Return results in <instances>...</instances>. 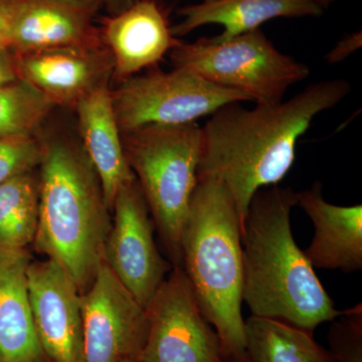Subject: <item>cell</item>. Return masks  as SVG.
<instances>
[{
	"label": "cell",
	"instance_id": "cb8c5ba5",
	"mask_svg": "<svg viewBox=\"0 0 362 362\" xmlns=\"http://www.w3.org/2000/svg\"><path fill=\"white\" fill-rule=\"evenodd\" d=\"M23 0H0V51H11V37Z\"/></svg>",
	"mask_w": 362,
	"mask_h": 362
},
{
	"label": "cell",
	"instance_id": "8992f818",
	"mask_svg": "<svg viewBox=\"0 0 362 362\" xmlns=\"http://www.w3.org/2000/svg\"><path fill=\"white\" fill-rule=\"evenodd\" d=\"M170 58L175 68L240 90L256 104L281 103L287 90L311 73L308 66L276 49L259 28L226 40H178Z\"/></svg>",
	"mask_w": 362,
	"mask_h": 362
},
{
	"label": "cell",
	"instance_id": "6da1fadb",
	"mask_svg": "<svg viewBox=\"0 0 362 362\" xmlns=\"http://www.w3.org/2000/svg\"><path fill=\"white\" fill-rule=\"evenodd\" d=\"M350 90L349 81L337 78L308 86L278 104L247 109L235 102L221 107L202 128L199 180L211 178L225 185L242 228L254 194L278 185L292 168L298 140L313 119L341 103Z\"/></svg>",
	"mask_w": 362,
	"mask_h": 362
},
{
	"label": "cell",
	"instance_id": "8fae6325",
	"mask_svg": "<svg viewBox=\"0 0 362 362\" xmlns=\"http://www.w3.org/2000/svg\"><path fill=\"white\" fill-rule=\"evenodd\" d=\"M33 326L47 362H83L81 293L52 259H32L26 271Z\"/></svg>",
	"mask_w": 362,
	"mask_h": 362
},
{
	"label": "cell",
	"instance_id": "4316f807",
	"mask_svg": "<svg viewBox=\"0 0 362 362\" xmlns=\"http://www.w3.org/2000/svg\"><path fill=\"white\" fill-rule=\"evenodd\" d=\"M89 1L95 2L101 7H106L111 14H114L120 13L123 9L127 8L135 0H89Z\"/></svg>",
	"mask_w": 362,
	"mask_h": 362
},
{
	"label": "cell",
	"instance_id": "ba28073f",
	"mask_svg": "<svg viewBox=\"0 0 362 362\" xmlns=\"http://www.w3.org/2000/svg\"><path fill=\"white\" fill-rule=\"evenodd\" d=\"M139 362H221L218 333L204 316L182 267H173L146 308Z\"/></svg>",
	"mask_w": 362,
	"mask_h": 362
},
{
	"label": "cell",
	"instance_id": "7a4b0ae2",
	"mask_svg": "<svg viewBox=\"0 0 362 362\" xmlns=\"http://www.w3.org/2000/svg\"><path fill=\"white\" fill-rule=\"evenodd\" d=\"M297 192L271 185L252 197L240 228L243 301L252 316L313 334L341 315L293 237L290 214Z\"/></svg>",
	"mask_w": 362,
	"mask_h": 362
},
{
	"label": "cell",
	"instance_id": "e0dca14e",
	"mask_svg": "<svg viewBox=\"0 0 362 362\" xmlns=\"http://www.w3.org/2000/svg\"><path fill=\"white\" fill-rule=\"evenodd\" d=\"M32 259L30 249L0 250V362H47L28 302Z\"/></svg>",
	"mask_w": 362,
	"mask_h": 362
},
{
	"label": "cell",
	"instance_id": "7402d4cb",
	"mask_svg": "<svg viewBox=\"0 0 362 362\" xmlns=\"http://www.w3.org/2000/svg\"><path fill=\"white\" fill-rule=\"evenodd\" d=\"M328 331L330 354L337 362H362V306L342 311Z\"/></svg>",
	"mask_w": 362,
	"mask_h": 362
},
{
	"label": "cell",
	"instance_id": "30bf717a",
	"mask_svg": "<svg viewBox=\"0 0 362 362\" xmlns=\"http://www.w3.org/2000/svg\"><path fill=\"white\" fill-rule=\"evenodd\" d=\"M83 362L137 359L146 341V309L133 298L109 267L102 264L95 280L81 295Z\"/></svg>",
	"mask_w": 362,
	"mask_h": 362
},
{
	"label": "cell",
	"instance_id": "2e32d148",
	"mask_svg": "<svg viewBox=\"0 0 362 362\" xmlns=\"http://www.w3.org/2000/svg\"><path fill=\"white\" fill-rule=\"evenodd\" d=\"M75 111L83 149L99 176L112 214L118 190L136 178L124 153L122 133L114 113L109 86L88 95Z\"/></svg>",
	"mask_w": 362,
	"mask_h": 362
},
{
	"label": "cell",
	"instance_id": "ffe728a7",
	"mask_svg": "<svg viewBox=\"0 0 362 362\" xmlns=\"http://www.w3.org/2000/svg\"><path fill=\"white\" fill-rule=\"evenodd\" d=\"M37 216L39 175L32 171L0 185V250L30 249Z\"/></svg>",
	"mask_w": 362,
	"mask_h": 362
},
{
	"label": "cell",
	"instance_id": "5bb4252c",
	"mask_svg": "<svg viewBox=\"0 0 362 362\" xmlns=\"http://www.w3.org/2000/svg\"><path fill=\"white\" fill-rule=\"evenodd\" d=\"M100 8L89 0H23L14 23L11 52L101 49V33L95 25Z\"/></svg>",
	"mask_w": 362,
	"mask_h": 362
},
{
	"label": "cell",
	"instance_id": "ac0fdd59",
	"mask_svg": "<svg viewBox=\"0 0 362 362\" xmlns=\"http://www.w3.org/2000/svg\"><path fill=\"white\" fill-rule=\"evenodd\" d=\"M324 11L312 0H206L182 7L180 23L171 26L180 37L207 25L223 28L216 40H226L259 30L267 21L280 18L320 16Z\"/></svg>",
	"mask_w": 362,
	"mask_h": 362
},
{
	"label": "cell",
	"instance_id": "277c9868",
	"mask_svg": "<svg viewBox=\"0 0 362 362\" xmlns=\"http://www.w3.org/2000/svg\"><path fill=\"white\" fill-rule=\"evenodd\" d=\"M180 250L199 308L220 337L223 358H246L240 221L221 181L197 182L181 230Z\"/></svg>",
	"mask_w": 362,
	"mask_h": 362
},
{
	"label": "cell",
	"instance_id": "3957f363",
	"mask_svg": "<svg viewBox=\"0 0 362 362\" xmlns=\"http://www.w3.org/2000/svg\"><path fill=\"white\" fill-rule=\"evenodd\" d=\"M42 145L39 216L32 247L57 262L82 295L104 263L112 214L82 145L64 138Z\"/></svg>",
	"mask_w": 362,
	"mask_h": 362
},
{
	"label": "cell",
	"instance_id": "484cf974",
	"mask_svg": "<svg viewBox=\"0 0 362 362\" xmlns=\"http://www.w3.org/2000/svg\"><path fill=\"white\" fill-rule=\"evenodd\" d=\"M18 80L13 52L0 51V86Z\"/></svg>",
	"mask_w": 362,
	"mask_h": 362
},
{
	"label": "cell",
	"instance_id": "44dd1931",
	"mask_svg": "<svg viewBox=\"0 0 362 362\" xmlns=\"http://www.w3.org/2000/svg\"><path fill=\"white\" fill-rule=\"evenodd\" d=\"M54 105L21 80L0 86V138L35 136Z\"/></svg>",
	"mask_w": 362,
	"mask_h": 362
},
{
	"label": "cell",
	"instance_id": "9a60e30c",
	"mask_svg": "<svg viewBox=\"0 0 362 362\" xmlns=\"http://www.w3.org/2000/svg\"><path fill=\"white\" fill-rule=\"evenodd\" d=\"M297 206L310 218L315 235L304 251L313 269L351 274L362 269V206H340L324 199L322 185L297 192Z\"/></svg>",
	"mask_w": 362,
	"mask_h": 362
},
{
	"label": "cell",
	"instance_id": "f1b7e54d",
	"mask_svg": "<svg viewBox=\"0 0 362 362\" xmlns=\"http://www.w3.org/2000/svg\"><path fill=\"white\" fill-rule=\"evenodd\" d=\"M221 362H249L247 357L245 359L221 358Z\"/></svg>",
	"mask_w": 362,
	"mask_h": 362
},
{
	"label": "cell",
	"instance_id": "603a6c76",
	"mask_svg": "<svg viewBox=\"0 0 362 362\" xmlns=\"http://www.w3.org/2000/svg\"><path fill=\"white\" fill-rule=\"evenodd\" d=\"M42 141L35 136L0 138V185L39 168Z\"/></svg>",
	"mask_w": 362,
	"mask_h": 362
},
{
	"label": "cell",
	"instance_id": "d6986e66",
	"mask_svg": "<svg viewBox=\"0 0 362 362\" xmlns=\"http://www.w3.org/2000/svg\"><path fill=\"white\" fill-rule=\"evenodd\" d=\"M246 337L249 362H337L313 334L280 321L251 315Z\"/></svg>",
	"mask_w": 362,
	"mask_h": 362
},
{
	"label": "cell",
	"instance_id": "83f0119b",
	"mask_svg": "<svg viewBox=\"0 0 362 362\" xmlns=\"http://www.w3.org/2000/svg\"><path fill=\"white\" fill-rule=\"evenodd\" d=\"M312 1H313L319 8L325 11L326 9L329 8V7L332 6L334 2H337V0H312Z\"/></svg>",
	"mask_w": 362,
	"mask_h": 362
},
{
	"label": "cell",
	"instance_id": "9c48e42d",
	"mask_svg": "<svg viewBox=\"0 0 362 362\" xmlns=\"http://www.w3.org/2000/svg\"><path fill=\"white\" fill-rule=\"evenodd\" d=\"M153 220L137 181L117 192L104 262L128 292L146 309L173 270L154 239Z\"/></svg>",
	"mask_w": 362,
	"mask_h": 362
},
{
	"label": "cell",
	"instance_id": "4fadbf2b",
	"mask_svg": "<svg viewBox=\"0 0 362 362\" xmlns=\"http://www.w3.org/2000/svg\"><path fill=\"white\" fill-rule=\"evenodd\" d=\"M102 42L111 54L117 84L139 71L154 68L178 39L156 0H135L101 21Z\"/></svg>",
	"mask_w": 362,
	"mask_h": 362
},
{
	"label": "cell",
	"instance_id": "52a82bcc",
	"mask_svg": "<svg viewBox=\"0 0 362 362\" xmlns=\"http://www.w3.org/2000/svg\"><path fill=\"white\" fill-rule=\"evenodd\" d=\"M121 133L147 125H182L213 115L221 107L249 102L240 90L221 87L183 68L154 66L119 83L111 90Z\"/></svg>",
	"mask_w": 362,
	"mask_h": 362
},
{
	"label": "cell",
	"instance_id": "5b68a950",
	"mask_svg": "<svg viewBox=\"0 0 362 362\" xmlns=\"http://www.w3.org/2000/svg\"><path fill=\"white\" fill-rule=\"evenodd\" d=\"M122 143L168 261L182 267L181 230L199 182L202 127L147 125L122 133Z\"/></svg>",
	"mask_w": 362,
	"mask_h": 362
},
{
	"label": "cell",
	"instance_id": "4dcf8cb0",
	"mask_svg": "<svg viewBox=\"0 0 362 362\" xmlns=\"http://www.w3.org/2000/svg\"><path fill=\"white\" fill-rule=\"evenodd\" d=\"M202 1H206V0H202Z\"/></svg>",
	"mask_w": 362,
	"mask_h": 362
},
{
	"label": "cell",
	"instance_id": "f546056e",
	"mask_svg": "<svg viewBox=\"0 0 362 362\" xmlns=\"http://www.w3.org/2000/svg\"><path fill=\"white\" fill-rule=\"evenodd\" d=\"M121 362H139L137 361V359L135 358H129V359H124V361Z\"/></svg>",
	"mask_w": 362,
	"mask_h": 362
},
{
	"label": "cell",
	"instance_id": "7c38bea8",
	"mask_svg": "<svg viewBox=\"0 0 362 362\" xmlns=\"http://www.w3.org/2000/svg\"><path fill=\"white\" fill-rule=\"evenodd\" d=\"M13 54L18 80L39 90L54 107L71 110L95 90L109 86L113 75V61L105 47Z\"/></svg>",
	"mask_w": 362,
	"mask_h": 362
},
{
	"label": "cell",
	"instance_id": "d4e9b609",
	"mask_svg": "<svg viewBox=\"0 0 362 362\" xmlns=\"http://www.w3.org/2000/svg\"><path fill=\"white\" fill-rule=\"evenodd\" d=\"M362 45L361 30L345 35L342 40L325 56V59L330 65H337L349 58L354 52L358 51Z\"/></svg>",
	"mask_w": 362,
	"mask_h": 362
}]
</instances>
